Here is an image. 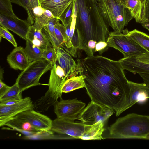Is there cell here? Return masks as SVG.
<instances>
[{
  "label": "cell",
  "mask_w": 149,
  "mask_h": 149,
  "mask_svg": "<svg viewBox=\"0 0 149 149\" xmlns=\"http://www.w3.org/2000/svg\"><path fill=\"white\" fill-rule=\"evenodd\" d=\"M77 63L91 101L115 113H118L124 106L129 90L128 80L119 61L93 55L78 59Z\"/></svg>",
  "instance_id": "obj_1"
},
{
  "label": "cell",
  "mask_w": 149,
  "mask_h": 149,
  "mask_svg": "<svg viewBox=\"0 0 149 149\" xmlns=\"http://www.w3.org/2000/svg\"><path fill=\"white\" fill-rule=\"evenodd\" d=\"M77 7L76 30L78 49L83 50L87 56H93L88 47V41L107 42L109 26L100 10L97 0H75Z\"/></svg>",
  "instance_id": "obj_2"
},
{
  "label": "cell",
  "mask_w": 149,
  "mask_h": 149,
  "mask_svg": "<svg viewBox=\"0 0 149 149\" xmlns=\"http://www.w3.org/2000/svg\"><path fill=\"white\" fill-rule=\"evenodd\" d=\"M104 138L149 139V116L132 113L118 118Z\"/></svg>",
  "instance_id": "obj_3"
},
{
  "label": "cell",
  "mask_w": 149,
  "mask_h": 149,
  "mask_svg": "<svg viewBox=\"0 0 149 149\" xmlns=\"http://www.w3.org/2000/svg\"><path fill=\"white\" fill-rule=\"evenodd\" d=\"M102 16L107 25L114 32L122 33L133 17L125 0H97Z\"/></svg>",
  "instance_id": "obj_4"
},
{
  "label": "cell",
  "mask_w": 149,
  "mask_h": 149,
  "mask_svg": "<svg viewBox=\"0 0 149 149\" xmlns=\"http://www.w3.org/2000/svg\"><path fill=\"white\" fill-rule=\"evenodd\" d=\"M69 79L64 70L59 65L55 63L52 65L48 84V89L44 96L35 102V110L40 113L47 111L58 98L61 99L62 87Z\"/></svg>",
  "instance_id": "obj_5"
},
{
  "label": "cell",
  "mask_w": 149,
  "mask_h": 149,
  "mask_svg": "<svg viewBox=\"0 0 149 149\" xmlns=\"http://www.w3.org/2000/svg\"><path fill=\"white\" fill-rule=\"evenodd\" d=\"M52 65L46 60L41 58L30 63L19 74L16 79L20 91L22 92L31 87L38 85H47L39 82L41 77L48 70Z\"/></svg>",
  "instance_id": "obj_6"
},
{
  "label": "cell",
  "mask_w": 149,
  "mask_h": 149,
  "mask_svg": "<svg viewBox=\"0 0 149 149\" xmlns=\"http://www.w3.org/2000/svg\"><path fill=\"white\" fill-rule=\"evenodd\" d=\"M107 43L109 47L120 52L124 58L137 57L148 53L141 45L122 33L109 32Z\"/></svg>",
  "instance_id": "obj_7"
},
{
  "label": "cell",
  "mask_w": 149,
  "mask_h": 149,
  "mask_svg": "<svg viewBox=\"0 0 149 149\" xmlns=\"http://www.w3.org/2000/svg\"><path fill=\"white\" fill-rule=\"evenodd\" d=\"M86 104L77 98L72 99H60L54 105V111L57 118L74 122L84 108Z\"/></svg>",
  "instance_id": "obj_8"
},
{
  "label": "cell",
  "mask_w": 149,
  "mask_h": 149,
  "mask_svg": "<svg viewBox=\"0 0 149 149\" xmlns=\"http://www.w3.org/2000/svg\"><path fill=\"white\" fill-rule=\"evenodd\" d=\"M110 109L91 101L78 116V120L87 125L101 120L104 123L114 113Z\"/></svg>",
  "instance_id": "obj_9"
},
{
  "label": "cell",
  "mask_w": 149,
  "mask_h": 149,
  "mask_svg": "<svg viewBox=\"0 0 149 149\" xmlns=\"http://www.w3.org/2000/svg\"><path fill=\"white\" fill-rule=\"evenodd\" d=\"M86 125L82 123H75L57 118L52 120L51 130L63 136L65 139H81Z\"/></svg>",
  "instance_id": "obj_10"
},
{
  "label": "cell",
  "mask_w": 149,
  "mask_h": 149,
  "mask_svg": "<svg viewBox=\"0 0 149 149\" xmlns=\"http://www.w3.org/2000/svg\"><path fill=\"white\" fill-rule=\"evenodd\" d=\"M34 103L29 97L12 105L0 106V126H3L11 118L23 112L34 109Z\"/></svg>",
  "instance_id": "obj_11"
},
{
  "label": "cell",
  "mask_w": 149,
  "mask_h": 149,
  "mask_svg": "<svg viewBox=\"0 0 149 149\" xmlns=\"http://www.w3.org/2000/svg\"><path fill=\"white\" fill-rule=\"evenodd\" d=\"M128 83L129 90L123 111L136 103L143 104L149 99V86L144 82L137 83L128 80Z\"/></svg>",
  "instance_id": "obj_12"
},
{
  "label": "cell",
  "mask_w": 149,
  "mask_h": 149,
  "mask_svg": "<svg viewBox=\"0 0 149 149\" xmlns=\"http://www.w3.org/2000/svg\"><path fill=\"white\" fill-rule=\"evenodd\" d=\"M16 116L28 122L40 132L51 130L52 120L46 116L34 109L23 112Z\"/></svg>",
  "instance_id": "obj_13"
},
{
  "label": "cell",
  "mask_w": 149,
  "mask_h": 149,
  "mask_svg": "<svg viewBox=\"0 0 149 149\" xmlns=\"http://www.w3.org/2000/svg\"><path fill=\"white\" fill-rule=\"evenodd\" d=\"M0 25L26 40V36L31 25L27 20L9 17L0 14Z\"/></svg>",
  "instance_id": "obj_14"
},
{
  "label": "cell",
  "mask_w": 149,
  "mask_h": 149,
  "mask_svg": "<svg viewBox=\"0 0 149 149\" xmlns=\"http://www.w3.org/2000/svg\"><path fill=\"white\" fill-rule=\"evenodd\" d=\"M57 61L68 78L77 76L79 72L78 65L71 55L62 47L56 49Z\"/></svg>",
  "instance_id": "obj_15"
},
{
  "label": "cell",
  "mask_w": 149,
  "mask_h": 149,
  "mask_svg": "<svg viewBox=\"0 0 149 149\" xmlns=\"http://www.w3.org/2000/svg\"><path fill=\"white\" fill-rule=\"evenodd\" d=\"M2 129L19 132L25 136L38 134L40 132L27 121L16 116L11 118L3 126Z\"/></svg>",
  "instance_id": "obj_16"
},
{
  "label": "cell",
  "mask_w": 149,
  "mask_h": 149,
  "mask_svg": "<svg viewBox=\"0 0 149 149\" xmlns=\"http://www.w3.org/2000/svg\"><path fill=\"white\" fill-rule=\"evenodd\" d=\"M7 61L10 66L15 70L23 71L30 63L24 49L20 46L15 47L7 56Z\"/></svg>",
  "instance_id": "obj_17"
},
{
  "label": "cell",
  "mask_w": 149,
  "mask_h": 149,
  "mask_svg": "<svg viewBox=\"0 0 149 149\" xmlns=\"http://www.w3.org/2000/svg\"><path fill=\"white\" fill-rule=\"evenodd\" d=\"M75 0H47L38 3L43 8L49 10L54 17L59 19L70 4Z\"/></svg>",
  "instance_id": "obj_18"
},
{
  "label": "cell",
  "mask_w": 149,
  "mask_h": 149,
  "mask_svg": "<svg viewBox=\"0 0 149 149\" xmlns=\"http://www.w3.org/2000/svg\"><path fill=\"white\" fill-rule=\"evenodd\" d=\"M26 40L33 45L44 50L52 46L47 36L41 30H38L31 25L26 36Z\"/></svg>",
  "instance_id": "obj_19"
},
{
  "label": "cell",
  "mask_w": 149,
  "mask_h": 149,
  "mask_svg": "<svg viewBox=\"0 0 149 149\" xmlns=\"http://www.w3.org/2000/svg\"><path fill=\"white\" fill-rule=\"evenodd\" d=\"M119 61L124 70L134 74H149V64L140 61L135 57L123 58Z\"/></svg>",
  "instance_id": "obj_20"
},
{
  "label": "cell",
  "mask_w": 149,
  "mask_h": 149,
  "mask_svg": "<svg viewBox=\"0 0 149 149\" xmlns=\"http://www.w3.org/2000/svg\"><path fill=\"white\" fill-rule=\"evenodd\" d=\"M146 0H127L126 5L136 21L142 23L146 21L145 6Z\"/></svg>",
  "instance_id": "obj_21"
},
{
  "label": "cell",
  "mask_w": 149,
  "mask_h": 149,
  "mask_svg": "<svg viewBox=\"0 0 149 149\" xmlns=\"http://www.w3.org/2000/svg\"><path fill=\"white\" fill-rule=\"evenodd\" d=\"M34 16V23L32 26L36 29L41 30L48 22L54 17L49 10L38 6L33 9Z\"/></svg>",
  "instance_id": "obj_22"
},
{
  "label": "cell",
  "mask_w": 149,
  "mask_h": 149,
  "mask_svg": "<svg viewBox=\"0 0 149 149\" xmlns=\"http://www.w3.org/2000/svg\"><path fill=\"white\" fill-rule=\"evenodd\" d=\"M104 123L100 120L92 125H86L84 133L81 139L83 140H95L104 139L102 136L105 130Z\"/></svg>",
  "instance_id": "obj_23"
},
{
  "label": "cell",
  "mask_w": 149,
  "mask_h": 149,
  "mask_svg": "<svg viewBox=\"0 0 149 149\" xmlns=\"http://www.w3.org/2000/svg\"><path fill=\"white\" fill-rule=\"evenodd\" d=\"M122 33L141 45L149 53V35L136 29L129 31L126 29H124Z\"/></svg>",
  "instance_id": "obj_24"
},
{
  "label": "cell",
  "mask_w": 149,
  "mask_h": 149,
  "mask_svg": "<svg viewBox=\"0 0 149 149\" xmlns=\"http://www.w3.org/2000/svg\"><path fill=\"white\" fill-rule=\"evenodd\" d=\"M85 86L83 76L81 75L77 76L65 81L62 87L61 91L62 93H68Z\"/></svg>",
  "instance_id": "obj_25"
},
{
  "label": "cell",
  "mask_w": 149,
  "mask_h": 149,
  "mask_svg": "<svg viewBox=\"0 0 149 149\" xmlns=\"http://www.w3.org/2000/svg\"><path fill=\"white\" fill-rule=\"evenodd\" d=\"M26 40V46L24 49L30 63L42 58L44 50L36 46L29 40Z\"/></svg>",
  "instance_id": "obj_26"
},
{
  "label": "cell",
  "mask_w": 149,
  "mask_h": 149,
  "mask_svg": "<svg viewBox=\"0 0 149 149\" xmlns=\"http://www.w3.org/2000/svg\"><path fill=\"white\" fill-rule=\"evenodd\" d=\"M17 83L15 82L3 95L0 97V102L9 100H20L23 99Z\"/></svg>",
  "instance_id": "obj_27"
},
{
  "label": "cell",
  "mask_w": 149,
  "mask_h": 149,
  "mask_svg": "<svg viewBox=\"0 0 149 149\" xmlns=\"http://www.w3.org/2000/svg\"><path fill=\"white\" fill-rule=\"evenodd\" d=\"M11 0H0V14L13 18H18L12 8Z\"/></svg>",
  "instance_id": "obj_28"
},
{
  "label": "cell",
  "mask_w": 149,
  "mask_h": 149,
  "mask_svg": "<svg viewBox=\"0 0 149 149\" xmlns=\"http://www.w3.org/2000/svg\"><path fill=\"white\" fill-rule=\"evenodd\" d=\"M12 3L18 5L23 8L26 11L27 20L32 25L34 23V16L28 0H11Z\"/></svg>",
  "instance_id": "obj_29"
},
{
  "label": "cell",
  "mask_w": 149,
  "mask_h": 149,
  "mask_svg": "<svg viewBox=\"0 0 149 149\" xmlns=\"http://www.w3.org/2000/svg\"><path fill=\"white\" fill-rule=\"evenodd\" d=\"M75 1V0L73 1L70 4L59 19L65 27L71 23L74 12Z\"/></svg>",
  "instance_id": "obj_30"
},
{
  "label": "cell",
  "mask_w": 149,
  "mask_h": 149,
  "mask_svg": "<svg viewBox=\"0 0 149 149\" xmlns=\"http://www.w3.org/2000/svg\"><path fill=\"white\" fill-rule=\"evenodd\" d=\"M59 21L55 26L54 33L56 38L61 47L65 42L67 36L66 28L62 24L60 23Z\"/></svg>",
  "instance_id": "obj_31"
},
{
  "label": "cell",
  "mask_w": 149,
  "mask_h": 149,
  "mask_svg": "<svg viewBox=\"0 0 149 149\" xmlns=\"http://www.w3.org/2000/svg\"><path fill=\"white\" fill-rule=\"evenodd\" d=\"M43 58L49 62L52 65L56 63L57 56L56 50L53 47L43 50L42 56Z\"/></svg>",
  "instance_id": "obj_32"
},
{
  "label": "cell",
  "mask_w": 149,
  "mask_h": 149,
  "mask_svg": "<svg viewBox=\"0 0 149 149\" xmlns=\"http://www.w3.org/2000/svg\"><path fill=\"white\" fill-rule=\"evenodd\" d=\"M6 39L15 47L17 46V44L15 39L14 36L6 28L0 26V41L1 38Z\"/></svg>",
  "instance_id": "obj_33"
},
{
  "label": "cell",
  "mask_w": 149,
  "mask_h": 149,
  "mask_svg": "<svg viewBox=\"0 0 149 149\" xmlns=\"http://www.w3.org/2000/svg\"><path fill=\"white\" fill-rule=\"evenodd\" d=\"M60 20L54 17L50 19L47 23L45 26L51 34L56 38L54 33V28L56 24Z\"/></svg>",
  "instance_id": "obj_34"
},
{
  "label": "cell",
  "mask_w": 149,
  "mask_h": 149,
  "mask_svg": "<svg viewBox=\"0 0 149 149\" xmlns=\"http://www.w3.org/2000/svg\"><path fill=\"white\" fill-rule=\"evenodd\" d=\"M42 30L48 38L53 47L56 49L58 47H61L57 39L50 34L45 26H44Z\"/></svg>",
  "instance_id": "obj_35"
},
{
  "label": "cell",
  "mask_w": 149,
  "mask_h": 149,
  "mask_svg": "<svg viewBox=\"0 0 149 149\" xmlns=\"http://www.w3.org/2000/svg\"><path fill=\"white\" fill-rule=\"evenodd\" d=\"M109 47L107 42L100 41L96 44L95 52H98L100 55H102L104 52L108 50Z\"/></svg>",
  "instance_id": "obj_36"
},
{
  "label": "cell",
  "mask_w": 149,
  "mask_h": 149,
  "mask_svg": "<svg viewBox=\"0 0 149 149\" xmlns=\"http://www.w3.org/2000/svg\"><path fill=\"white\" fill-rule=\"evenodd\" d=\"M0 79V97L3 95L10 88Z\"/></svg>",
  "instance_id": "obj_37"
},
{
  "label": "cell",
  "mask_w": 149,
  "mask_h": 149,
  "mask_svg": "<svg viewBox=\"0 0 149 149\" xmlns=\"http://www.w3.org/2000/svg\"><path fill=\"white\" fill-rule=\"evenodd\" d=\"M97 42L93 40H90L88 43V47L92 56L95 52V48Z\"/></svg>",
  "instance_id": "obj_38"
},
{
  "label": "cell",
  "mask_w": 149,
  "mask_h": 149,
  "mask_svg": "<svg viewBox=\"0 0 149 149\" xmlns=\"http://www.w3.org/2000/svg\"><path fill=\"white\" fill-rule=\"evenodd\" d=\"M21 100H9L1 102H0V106H6L12 105L18 102Z\"/></svg>",
  "instance_id": "obj_39"
},
{
  "label": "cell",
  "mask_w": 149,
  "mask_h": 149,
  "mask_svg": "<svg viewBox=\"0 0 149 149\" xmlns=\"http://www.w3.org/2000/svg\"><path fill=\"white\" fill-rule=\"evenodd\" d=\"M145 18L146 21H149V0H146V1Z\"/></svg>",
  "instance_id": "obj_40"
},
{
  "label": "cell",
  "mask_w": 149,
  "mask_h": 149,
  "mask_svg": "<svg viewBox=\"0 0 149 149\" xmlns=\"http://www.w3.org/2000/svg\"><path fill=\"white\" fill-rule=\"evenodd\" d=\"M139 74L142 79L144 82L149 86V74L140 73Z\"/></svg>",
  "instance_id": "obj_41"
},
{
  "label": "cell",
  "mask_w": 149,
  "mask_h": 149,
  "mask_svg": "<svg viewBox=\"0 0 149 149\" xmlns=\"http://www.w3.org/2000/svg\"><path fill=\"white\" fill-rule=\"evenodd\" d=\"M32 10L35 8L39 6L38 0H28Z\"/></svg>",
  "instance_id": "obj_42"
},
{
  "label": "cell",
  "mask_w": 149,
  "mask_h": 149,
  "mask_svg": "<svg viewBox=\"0 0 149 149\" xmlns=\"http://www.w3.org/2000/svg\"><path fill=\"white\" fill-rule=\"evenodd\" d=\"M142 26L149 31V21H146L141 24Z\"/></svg>",
  "instance_id": "obj_43"
},
{
  "label": "cell",
  "mask_w": 149,
  "mask_h": 149,
  "mask_svg": "<svg viewBox=\"0 0 149 149\" xmlns=\"http://www.w3.org/2000/svg\"><path fill=\"white\" fill-rule=\"evenodd\" d=\"M3 70V69L1 68L0 70V79L2 80Z\"/></svg>",
  "instance_id": "obj_44"
},
{
  "label": "cell",
  "mask_w": 149,
  "mask_h": 149,
  "mask_svg": "<svg viewBox=\"0 0 149 149\" xmlns=\"http://www.w3.org/2000/svg\"><path fill=\"white\" fill-rule=\"evenodd\" d=\"M45 0H38V3L41 2H42V1H45Z\"/></svg>",
  "instance_id": "obj_45"
},
{
  "label": "cell",
  "mask_w": 149,
  "mask_h": 149,
  "mask_svg": "<svg viewBox=\"0 0 149 149\" xmlns=\"http://www.w3.org/2000/svg\"><path fill=\"white\" fill-rule=\"evenodd\" d=\"M125 0V1H126L127 0Z\"/></svg>",
  "instance_id": "obj_46"
}]
</instances>
